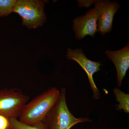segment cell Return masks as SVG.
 I'll return each mask as SVG.
<instances>
[{"label": "cell", "mask_w": 129, "mask_h": 129, "mask_svg": "<svg viewBox=\"0 0 129 129\" xmlns=\"http://www.w3.org/2000/svg\"><path fill=\"white\" fill-rule=\"evenodd\" d=\"M16 0H0V17L8 16L13 12Z\"/></svg>", "instance_id": "obj_11"}, {"label": "cell", "mask_w": 129, "mask_h": 129, "mask_svg": "<svg viewBox=\"0 0 129 129\" xmlns=\"http://www.w3.org/2000/svg\"><path fill=\"white\" fill-rule=\"evenodd\" d=\"M113 92L116 100L119 103L116 105V110L118 111L123 110L125 112L129 113V94H126L119 88L114 89Z\"/></svg>", "instance_id": "obj_9"}, {"label": "cell", "mask_w": 129, "mask_h": 129, "mask_svg": "<svg viewBox=\"0 0 129 129\" xmlns=\"http://www.w3.org/2000/svg\"><path fill=\"white\" fill-rule=\"evenodd\" d=\"M10 125L9 119L0 115V129H8Z\"/></svg>", "instance_id": "obj_12"}, {"label": "cell", "mask_w": 129, "mask_h": 129, "mask_svg": "<svg viewBox=\"0 0 129 129\" xmlns=\"http://www.w3.org/2000/svg\"><path fill=\"white\" fill-rule=\"evenodd\" d=\"M67 57L68 60H74L78 63L87 74L90 88L93 92V98L98 100L100 98V92L97 87L93 79L95 73L100 70V67L103 65L101 62L93 61L86 56L81 49L68 48Z\"/></svg>", "instance_id": "obj_5"}, {"label": "cell", "mask_w": 129, "mask_h": 129, "mask_svg": "<svg viewBox=\"0 0 129 129\" xmlns=\"http://www.w3.org/2000/svg\"><path fill=\"white\" fill-rule=\"evenodd\" d=\"M66 91L65 88H61L59 99L44 119L43 122L47 129H70L79 123L92 121L89 118L74 116L67 104Z\"/></svg>", "instance_id": "obj_2"}, {"label": "cell", "mask_w": 129, "mask_h": 129, "mask_svg": "<svg viewBox=\"0 0 129 129\" xmlns=\"http://www.w3.org/2000/svg\"><path fill=\"white\" fill-rule=\"evenodd\" d=\"M60 95V91L57 88H49L25 104L20 113L19 120L29 125L44 122Z\"/></svg>", "instance_id": "obj_1"}, {"label": "cell", "mask_w": 129, "mask_h": 129, "mask_svg": "<svg viewBox=\"0 0 129 129\" xmlns=\"http://www.w3.org/2000/svg\"><path fill=\"white\" fill-rule=\"evenodd\" d=\"M105 53L115 65L117 73V84L118 86L120 87L129 68V44L120 50L115 51L107 50Z\"/></svg>", "instance_id": "obj_8"}, {"label": "cell", "mask_w": 129, "mask_h": 129, "mask_svg": "<svg viewBox=\"0 0 129 129\" xmlns=\"http://www.w3.org/2000/svg\"><path fill=\"white\" fill-rule=\"evenodd\" d=\"M94 3L99 14L98 31L104 36L112 30L114 17L120 6L116 1L103 0H96Z\"/></svg>", "instance_id": "obj_7"}, {"label": "cell", "mask_w": 129, "mask_h": 129, "mask_svg": "<svg viewBox=\"0 0 129 129\" xmlns=\"http://www.w3.org/2000/svg\"><path fill=\"white\" fill-rule=\"evenodd\" d=\"M10 125L8 129H47L44 122L29 125L22 123L15 118H9Z\"/></svg>", "instance_id": "obj_10"}, {"label": "cell", "mask_w": 129, "mask_h": 129, "mask_svg": "<svg viewBox=\"0 0 129 129\" xmlns=\"http://www.w3.org/2000/svg\"><path fill=\"white\" fill-rule=\"evenodd\" d=\"M99 13L94 7L90 9L84 16L77 17L73 21V30L75 38L82 40L87 35L94 37L98 31L97 22Z\"/></svg>", "instance_id": "obj_6"}, {"label": "cell", "mask_w": 129, "mask_h": 129, "mask_svg": "<svg viewBox=\"0 0 129 129\" xmlns=\"http://www.w3.org/2000/svg\"><path fill=\"white\" fill-rule=\"evenodd\" d=\"M45 2L39 0L16 1L13 12L21 17L24 26L29 29L40 27L46 21Z\"/></svg>", "instance_id": "obj_3"}, {"label": "cell", "mask_w": 129, "mask_h": 129, "mask_svg": "<svg viewBox=\"0 0 129 129\" xmlns=\"http://www.w3.org/2000/svg\"><path fill=\"white\" fill-rule=\"evenodd\" d=\"M29 99L28 96L17 88L0 90V115L17 118Z\"/></svg>", "instance_id": "obj_4"}, {"label": "cell", "mask_w": 129, "mask_h": 129, "mask_svg": "<svg viewBox=\"0 0 129 129\" xmlns=\"http://www.w3.org/2000/svg\"><path fill=\"white\" fill-rule=\"evenodd\" d=\"M79 7H89L94 3L95 1H78Z\"/></svg>", "instance_id": "obj_13"}]
</instances>
